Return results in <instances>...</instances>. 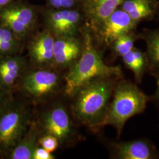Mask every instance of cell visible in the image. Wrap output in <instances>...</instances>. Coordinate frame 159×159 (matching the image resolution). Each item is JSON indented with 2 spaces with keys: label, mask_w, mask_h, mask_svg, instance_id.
Wrapping results in <instances>:
<instances>
[{
  "label": "cell",
  "mask_w": 159,
  "mask_h": 159,
  "mask_svg": "<svg viewBox=\"0 0 159 159\" xmlns=\"http://www.w3.org/2000/svg\"><path fill=\"white\" fill-rule=\"evenodd\" d=\"M150 100V97L136 84L120 78L114 87L104 125L113 126L120 137L127 121L144 112Z\"/></svg>",
  "instance_id": "obj_3"
},
{
  "label": "cell",
  "mask_w": 159,
  "mask_h": 159,
  "mask_svg": "<svg viewBox=\"0 0 159 159\" xmlns=\"http://www.w3.org/2000/svg\"><path fill=\"white\" fill-rule=\"evenodd\" d=\"M121 58L125 67L131 70L134 74L137 83H140L148 68L146 54L134 47Z\"/></svg>",
  "instance_id": "obj_16"
},
{
  "label": "cell",
  "mask_w": 159,
  "mask_h": 159,
  "mask_svg": "<svg viewBox=\"0 0 159 159\" xmlns=\"http://www.w3.org/2000/svg\"><path fill=\"white\" fill-rule=\"evenodd\" d=\"M31 109L21 100L9 97L0 105V158L6 159L32 121Z\"/></svg>",
  "instance_id": "obj_4"
},
{
  "label": "cell",
  "mask_w": 159,
  "mask_h": 159,
  "mask_svg": "<svg viewBox=\"0 0 159 159\" xmlns=\"http://www.w3.org/2000/svg\"><path fill=\"white\" fill-rule=\"evenodd\" d=\"M55 156L39 144L34 150L32 159H54Z\"/></svg>",
  "instance_id": "obj_24"
},
{
  "label": "cell",
  "mask_w": 159,
  "mask_h": 159,
  "mask_svg": "<svg viewBox=\"0 0 159 159\" xmlns=\"http://www.w3.org/2000/svg\"><path fill=\"white\" fill-rule=\"evenodd\" d=\"M136 39V35L133 31L120 36L110 46L115 56L122 57L130 51L134 47V44Z\"/></svg>",
  "instance_id": "obj_19"
},
{
  "label": "cell",
  "mask_w": 159,
  "mask_h": 159,
  "mask_svg": "<svg viewBox=\"0 0 159 159\" xmlns=\"http://www.w3.org/2000/svg\"><path fill=\"white\" fill-rule=\"evenodd\" d=\"M42 134L37 121L32 120L27 130L6 159H32L34 150L39 145V139Z\"/></svg>",
  "instance_id": "obj_15"
},
{
  "label": "cell",
  "mask_w": 159,
  "mask_h": 159,
  "mask_svg": "<svg viewBox=\"0 0 159 159\" xmlns=\"http://www.w3.org/2000/svg\"><path fill=\"white\" fill-rule=\"evenodd\" d=\"M61 77L52 68H35L27 70L17 90L34 102L44 100L59 89Z\"/></svg>",
  "instance_id": "obj_6"
},
{
  "label": "cell",
  "mask_w": 159,
  "mask_h": 159,
  "mask_svg": "<svg viewBox=\"0 0 159 159\" xmlns=\"http://www.w3.org/2000/svg\"><path fill=\"white\" fill-rule=\"evenodd\" d=\"M44 29L54 37L79 36L85 21L81 8L54 10L41 9Z\"/></svg>",
  "instance_id": "obj_8"
},
{
  "label": "cell",
  "mask_w": 159,
  "mask_h": 159,
  "mask_svg": "<svg viewBox=\"0 0 159 159\" xmlns=\"http://www.w3.org/2000/svg\"><path fill=\"white\" fill-rule=\"evenodd\" d=\"M148 2H150L149 0H124L121 4V9L129 13Z\"/></svg>",
  "instance_id": "obj_23"
},
{
  "label": "cell",
  "mask_w": 159,
  "mask_h": 159,
  "mask_svg": "<svg viewBox=\"0 0 159 159\" xmlns=\"http://www.w3.org/2000/svg\"><path fill=\"white\" fill-rule=\"evenodd\" d=\"M46 7L50 9H71L81 8L83 0H46Z\"/></svg>",
  "instance_id": "obj_20"
},
{
  "label": "cell",
  "mask_w": 159,
  "mask_h": 159,
  "mask_svg": "<svg viewBox=\"0 0 159 159\" xmlns=\"http://www.w3.org/2000/svg\"><path fill=\"white\" fill-rule=\"evenodd\" d=\"M83 48V39L79 36L55 37L54 67H70L79 58Z\"/></svg>",
  "instance_id": "obj_13"
},
{
  "label": "cell",
  "mask_w": 159,
  "mask_h": 159,
  "mask_svg": "<svg viewBox=\"0 0 159 159\" xmlns=\"http://www.w3.org/2000/svg\"><path fill=\"white\" fill-rule=\"evenodd\" d=\"M12 95L8 94L0 87V105L3 102H4L6 100Z\"/></svg>",
  "instance_id": "obj_26"
},
{
  "label": "cell",
  "mask_w": 159,
  "mask_h": 159,
  "mask_svg": "<svg viewBox=\"0 0 159 159\" xmlns=\"http://www.w3.org/2000/svg\"><path fill=\"white\" fill-rule=\"evenodd\" d=\"M124 0H83L81 8L85 20L94 30L115 11Z\"/></svg>",
  "instance_id": "obj_14"
},
{
  "label": "cell",
  "mask_w": 159,
  "mask_h": 159,
  "mask_svg": "<svg viewBox=\"0 0 159 159\" xmlns=\"http://www.w3.org/2000/svg\"><path fill=\"white\" fill-rule=\"evenodd\" d=\"M156 79V90L153 96L150 97V100L157 106L159 109V73L154 76Z\"/></svg>",
  "instance_id": "obj_25"
},
{
  "label": "cell",
  "mask_w": 159,
  "mask_h": 159,
  "mask_svg": "<svg viewBox=\"0 0 159 159\" xmlns=\"http://www.w3.org/2000/svg\"><path fill=\"white\" fill-rule=\"evenodd\" d=\"M17 0H0V10Z\"/></svg>",
  "instance_id": "obj_27"
},
{
  "label": "cell",
  "mask_w": 159,
  "mask_h": 159,
  "mask_svg": "<svg viewBox=\"0 0 159 159\" xmlns=\"http://www.w3.org/2000/svg\"><path fill=\"white\" fill-rule=\"evenodd\" d=\"M149 71L153 76L159 73V29L150 32L146 37Z\"/></svg>",
  "instance_id": "obj_18"
},
{
  "label": "cell",
  "mask_w": 159,
  "mask_h": 159,
  "mask_svg": "<svg viewBox=\"0 0 159 159\" xmlns=\"http://www.w3.org/2000/svg\"><path fill=\"white\" fill-rule=\"evenodd\" d=\"M109 149L114 159H159V152L153 143L144 138L112 142Z\"/></svg>",
  "instance_id": "obj_11"
},
{
  "label": "cell",
  "mask_w": 159,
  "mask_h": 159,
  "mask_svg": "<svg viewBox=\"0 0 159 159\" xmlns=\"http://www.w3.org/2000/svg\"><path fill=\"white\" fill-rule=\"evenodd\" d=\"M121 77L98 78L82 86L71 97L75 118L93 131L104 127L114 87Z\"/></svg>",
  "instance_id": "obj_1"
},
{
  "label": "cell",
  "mask_w": 159,
  "mask_h": 159,
  "mask_svg": "<svg viewBox=\"0 0 159 159\" xmlns=\"http://www.w3.org/2000/svg\"><path fill=\"white\" fill-rule=\"evenodd\" d=\"M81 34L83 43L81 54L77 61L69 67L64 77V91L70 97L82 86L93 80L122 77V71L119 66H108L104 61L89 29L83 27Z\"/></svg>",
  "instance_id": "obj_2"
},
{
  "label": "cell",
  "mask_w": 159,
  "mask_h": 159,
  "mask_svg": "<svg viewBox=\"0 0 159 159\" xmlns=\"http://www.w3.org/2000/svg\"><path fill=\"white\" fill-rule=\"evenodd\" d=\"M37 121L43 134L56 137L61 145L72 143L77 136L67 109L60 102L53 104L43 111Z\"/></svg>",
  "instance_id": "obj_7"
},
{
  "label": "cell",
  "mask_w": 159,
  "mask_h": 159,
  "mask_svg": "<svg viewBox=\"0 0 159 159\" xmlns=\"http://www.w3.org/2000/svg\"><path fill=\"white\" fill-rule=\"evenodd\" d=\"M41 9L23 0H17L0 10V24L10 29L25 43L36 33Z\"/></svg>",
  "instance_id": "obj_5"
},
{
  "label": "cell",
  "mask_w": 159,
  "mask_h": 159,
  "mask_svg": "<svg viewBox=\"0 0 159 159\" xmlns=\"http://www.w3.org/2000/svg\"><path fill=\"white\" fill-rule=\"evenodd\" d=\"M55 37L43 29L29 39L27 50L30 63L35 68L54 67V43Z\"/></svg>",
  "instance_id": "obj_10"
},
{
  "label": "cell",
  "mask_w": 159,
  "mask_h": 159,
  "mask_svg": "<svg viewBox=\"0 0 159 159\" xmlns=\"http://www.w3.org/2000/svg\"><path fill=\"white\" fill-rule=\"evenodd\" d=\"M24 43L10 29L0 24V56L21 54Z\"/></svg>",
  "instance_id": "obj_17"
},
{
  "label": "cell",
  "mask_w": 159,
  "mask_h": 159,
  "mask_svg": "<svg viewBox=\"0 0 159 159\" xmlns=\"http://www.w3.org/2000/svg\"><path fill=\"white\" fill-rule=\"evenodd\" d=\"M153 13V8L150 2L140 6L134 11L127 13L131 18L136 23L143 19L150 17Z\"/></svg>",
  "instance_id": "obj_21"
},
{
  "label": "cell",
  "mask_w": 159,
  "mask_h": 159,
  "mask_svg": "<svg viewBox=\"0 0 159 159\" xmlns=\"http://www.w3.org/2000/svg\"><path fill=\"white\" fill-rule=\"evenodd\" d=\"M136 24L126 12L117 8L94 31L102 44L110 46L120 36L133 31Z\"/></svg>",
  "instance_id": "obj_9"
},
{
  "label": "cell",
  "mask_w": 159,
  "mask_h": 159,
  "mask_svg": "<svg viewBox=\"0 0 159 159\" xmlns=\"http://www.w3.org/2000/svg\"><path fill=\"white\" fill-rule=\"evenodd\" d=\"M27 70V61L21 54L0 56V87L12 95Z\"/></svg>",
  "instance_id": "obj_12"
},
{
  "label": "cell",
  "mask_w": 159,
  "mask_h": 159,
  "mask_svg": "<svg viewBox=\"0 0 159 159\" xmlns=\"http://www.w3.org/2000/svg\"><path fill=\"white\" fill-rule=\"evenodd\" d=\"M39 144L50 153H53L57 150L60 145L56 137L49 134H42L39 139Z\"/></svg>",
  "instance_id": "obj_22"
}]
</instances>
